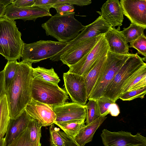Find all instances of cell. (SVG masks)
<instances>
[{"mask_svg": "<svg viewBox=\"0 0 146 146\" xmlns=\"http://www.w3.org/2000/svg\"><path fill=\"white\" fill-rule=\"evenodd\" d=\"M32 64L23 60L19 62L15 77L6 92L11 119L18 117L31 100Z\"/></svg>", "mask_w": 146, "mask_h": 146, "instance_id": "obj_1", "label": "cell"}, {"mask_svg": "<svg viewBox=\"0 0 146 146\" xmlns=\"http://www.w3.org/2000/svg\"><path fill=\"white\" fill-rule=\"evenodd\" d=\"M75 12L66 14L56 13L41 27L46 35L50 36L59 41L68 42L75 38L86 26L74 18Z\"/></svg>", "mask_w": 146, "mask_h": 146, "instance_id": "obj_2", "label": "cell"}, {"mask_svg": "<svg viewBox=\"0 0 146 146\" xmlns=\"http://www.w3.org/2000/svg\"><path fill=\"white\" fill-rule=\"evenodd\" d=\"M16 21L0 18V54L8 61L19 60L24 42Z\"/></svg>", "mask_w": 146, "mask_h": 146, "instance_id": "obj_3", "label": "cell"}, {"mask_svg": "<svg viewBox=\"0 0 146 146\" xmlns=\"http://www.w3.org/2000/svg\"><path fill=\"white\" fill-rule=\"evenodd\" d=\"M146 57L141 58L137 54H131L113 80L106 87L103 97L114 102L119 99L121 89L127 80L135 72L145 64Z\"/></svg>", "mask_w": 146, "mask_h": 146, "instance_id": "obj_4", "label": "cell"}, {"mask_svg": "<svg viewBox=\"0 0 146 146\" xmlns=\"http://www.w3.org/2000/svg\"><path fill=\"white\" fill-rule=\"evenodd\" d=\"M31 91V99L51 107L63 104L68 99L58 85L36 78H32Z\"/></svg>", "mask_w": 146, "mask_h": 146, "instance_id": "obj_5", "label": "cell"}, {"mask_svg": "<svg viewBox=\"0 0 146 146\" xmlns=\"http://www.w3.org/2000/svg\"><path fill=\"white\" fill-rule=\"evenodd\" d=\"M67 44V42L42 40L29 44L24 43L21 57L23 61L36 63L54 56Z\"/></svg>", "mask_w": 146, "mask_h": 146, "instance_id": "obj_6", "label": "cell"}, {"mask_svg": "<svg viewBox=\"0 0 146 146\" xmlns=\"http://www.w3.org/2000/svg\"><path fill=\"white\" fill-rule=\"evenodd\" d=\"M131 54H117L108 50L102 74L88 100H96L102 97L108 85Z\"/></svg>", "mask_w": 146, "mask_h": 146, "instance_id": "obj_7", "label": "cell"}, {"mask_svg": "<svg viewBox=\"0 0 146 146\" xmlns=\"http://www.w3.org/2000/svg\"><path fill=\"white\" fill-rule=\"evenodd\" d=\"M111 26L100 16L94 22L86 26L78 35L74 40L67 42V45L60 52L51 58L53 61L60 60L61 56L68 50L88 39L104 35Z\"/></svg>", "mask_w": 146, "mask_h": 146, "instance_id": "obj_8", "label": "cell"}, {"mask_svg": "<svg viewBox=\"0 0 146 146\" xmlns=\"http://www.w3.org/2000/svg\"><path fill=\"white\" fill-rule=\"evenodd\" d=\"M100 136L104 146H146V138L139 133L133 135L130 132L104 129Z\"/></svg>", "mask_w": 146, "mask_h": 146, "instance_id": "obj_9", "label": "cell"}, {"mask_svg": "<svg viewBox=\"0 0 146 146\" xmlns=\"http://www.w3.org/2000/svg\"><path fill=\"white\" fill-rule=\"evenodd\" d=\"M108 49L104 35L88 53L76 64L69 67L68 72L83 76L97 60Z\"/></svg>", "mask_w": 146, "mask_h": 146, "instance_id": "obj_10", "label": "cell"}, {"mask_svg": "<svg viewBox=\"0 0 146 146\" xmlns=\"http://www.w3.org/2000/svg\"><path fill=\"white\" fill-rule=\"evenodd\" d=\"M64 86L73 102L85 105L88 99L83 77L67 72L63 73Z\"/></svg>", "mask_w": 146, "mask_h": 146, "instance_id": "obj_11", "label": "cell"}, {"mask_svg": "<svg viewBox=\"0 0 146 146\" xmlns=\"http://www.w3.org/2000/svg\"><path fill=\"white\" fill-rule=\"evenodd\" d=\"M123 15L131 23L146 29V0H121Z\"/></svg>", "mask_w": 146, "mask_h": 146, "instance_id": "obj_12", "label": "cell"}, {"mask_svg": "<svg viewBox=\"0 0 146 146\" xmlns=\"http://www.w3.org/2000/svg\"><path fill=\"white\" fill-rule=\"evenodd\" d=\"M52 16L49 11L38 7L32 6L19 8L12 4L7 5L4 11L3 17L11 20L21 19L25 21L33 20L35 21L39 17Z\"/></svg>", "mask_w": 146, "mask_h": 146, "instance_id": "obj_13", "label": "cell"}, {"mask_svg": "<svg viewBox=\"0 0 146 146\" xmlns=\"http://www.w3.org/2000/svg\"><path fill=\"white\" fill-rule=\"evenodd\" d=\"M25 110L32 118L38 120L42 126H50L55 122L56 115L52 107L31 99Z\"/></svg>", "mask_w": 146, "mask_h": 146, "instance_id": "obj_14", "label": "cell"}, {"mask_svg": "<svg viewBox=\"0 0 146 146\" xmlns=\"http://www.w3.org/2000/svg\"><path fill=\"white\" fill-rule=\"evenodd\" d=\"M104 35L86 40L60 56V60L70 67L77 63L93 48Z\"/></svg>", "mask_w": 146, "mask_h": 146, "instance_id": "obj_15", "label": "cell"}, {"mask_svg": "<svg viewBox=\"0 0 146 146\" xmlns=\"http://www.w3.org/2000/svg\"><path fill=\"white\" fill-rule=\"evenodd\" d=\"M52 108L56 115L55 122L76 119L85 120L86 117L85 105L73 102H66L63 104Z\"/></svg>", "mask_w": 146, "mask_h": 146, "instance_id": "obj_16", "label": "cell"}, {"mask_svg": "<svg viewBox=\"0 0 146 146\" xmlns=\"http://www.w3.org/2000/svg\"><path fill=\"white\" fill-rule=\"evenodd\" d=\"M101 9V11L97 12L111 27H120L122 25L123 14L119 0H108L103 5Z\"/></svg>", "mask_w": 146, "mask_h": 146, "instance_id": "obj_17", "label": "cell"}, {"mask_svg": "<svg viewBox=\"0 0 146 146\" xmlns=\"http://www.w3.org/2000/svg\"><path fill=\"white\" fill-rule=\"evenodd\" d=\"M120 27L116 29L111 27L104 34L110 52L116 54H129V46L120 31Z\"/></svg>", "mask_w": 146, "mask_h": 146, "instance_id": "obj_18", "label": "cell"}, {"mask_svg": "<svg viewBox=\"0 0 146 146\" xmlns=\"http://www.w3.org/2000/svg\"><path fill=\"white\" fill-rule=\"evenodd\" d=\"M31 118L25 110L16 119H10L4 138L6 146L11 143L27 128Z\"/></svg>", "mask_w": 146, "mask_h": 146, "instance_id": "obj_19", "label": "cell"}, {"mask_svg": "<svg viewBox=\"0 0 146 146\" xmlns=\"http://www.w3.org/2000/svg\"><path fill=\"white\" fill-rule=\"evenodd\" d=\"M108 51L105 52L97 60L90 69L83 76L88 100L102 74L106 63Z\"/></svg>", "mask_w": 146, "mask_h": 146, "instance_id": "obj_20", "label": "cell"}, {"mask_svg": "<svg viewBox=\"0 0 146 146\" xmlns=\"http://www.w3.org/2000/svg\"><path fill=\"white\" fill-rule=\"evenodd\" d=\"M107 118L106 116L99 117L81 129L73 139L79 146H84L86 143L92 141L96 131Z\"/></svg>", "mask_w": 146, "mask_h": 146, "instance_id": "obj_21", "label": "cell"}, {"mask_svg": "<svg viewBox=\"0 0 146 146\" xmlns=\"http://www.w3.org/2000/svg\"><path fill=\"white\" fill-rule=\"evenodd\" d=\"M10 119V111L6 94L0 99V138L6 134Z\"/></svg>", "mask_w": 146, "mask_h": 146, "instance_id": "obj_22", "label": "cell"}, {"mask_svg": "<svg viewBox=\"0 0 146 146\" xmlns=\"http://www.w3.org/2000/svg\"><path fill=\"white\" fill-rule=\"evenodd\" d=\"M32 78L41 79L57 85L60 81L53 68L47 69L39 66L32 68Z\"/></svg>", "mask_w": 146, "mask_h": 146, "instance_id": "obj_23", "label": "cell"}, {"mask_svg": "<svg viewBox=\"0 0 146 146\" xmlns=\"http://www.w3.org/2000/svg\"><path fill=\"white\" fill-rule=\"evenodd\" d=\"M85 120H73L61 122H55L68 136L72 138L75 136L80 130L85 127Z\"/></svg>", "mask_w": 146, "mask_h": 146, "instance_id": "obj_24", "label": "cell"}, {"mask_svg": "<svg viewBox=\"0 0 146 146\" xmlns=\"http://www.w3.org/2000/svg\"><path fill=\"white\" fill-rule=\"evenodd\" d=\"M42 124L31 117L28 126L29 133V146H41L40 142Z\"/></svg>", "mask_w": 146, "mask_h": 146, "instance_id": "obj_25", "label": "cell"}, {"mask_svg": "<svg viewBox=\"0 0 146 146\" xmlns=\"http://www.w3.org/2000/svg\"><path fill=\"white\" fill-rule=\"evenodd\" d=\"M19 62L17 60L8 61L3 70L4 88L6 91L11 85L16 75Z\"/></svg>", "mask_w": 146, "mask_h": 146, "instance_id": "obj_26", "label": "cell"}, {"mask_svg": "<svg viewBox=\"0 0 146 146\" xmlns=\"http://www.w3.org/2000/svg\"><path fill=\"white\" fill-rule=\"evenodd\" d=\"M145 29L141 26L131 23L129 27L123 28L121 32L128 43L135 40L144 34Z\"/></svg>", "mask_w": 146, "mask_h": 146, "instance_id": "obj_27", "label": "cell"}, {"mask_svg": "<svg viewBox=\"0 0 146 146\" xmlns=\"http://www.w3.org/2000/svg\"><path fill=\"white\" fill-rule=\"evenodd\" d=\"M146 76V64L145 65L130 77L122 87L120 95L128 91L133 86Z\"/></svg>", "mask_w": 146, "mask_h": 146, "instance_id": "obj_28", "label": "cell"}, {"mask_svg": "<svg viewBox=\"0 0 146 146\" xmlns=\"http://www.w3.org/2000/svg\"><path fill=\"white\" fill-rule=\"evenodd\" d=\"M85 106L87 112L86 123L87 125L96 120L100 116L97 109L96 100H89Z\"/></svg>", "mask_w": 146, "mask_h": 146, "instance_id": "obj_29", "label": "cell"}, {"mask_svg": "<svg viewBox=\"0 0 146 146\" xmlns=\"http://www.w3.org/2000/svg\"><path fill=\"white\" fill-rule=\"evenodd\" d=\"M146 94V87L126 92L121 94L119 98L123 101H130L137 98L143 99Z\"/></svg>", "mask_w": 146, "mask_h": 146, "instance_id": "obj_30", "label": "cell"}, {"mask_svg": "<svg viewBox=\"0 0 146 146\" xmlns=\"http://www.w3.org/2000/svg\"><path fill=\"white\" fill-rule=\"evenodd\" d=\"M54 124L50 126V146H65L63 139L58 132L59 129L55 127Z\"/></svg>", "mask_w": 146, "mask_h": 146, "instance_id": "obj_31", "label": "cell"}, {"mask_svg": "<svg viewBox=\"0 0 146 146\" xmlns=\"http://www.w3.org/2000/svg\"><path fill=\"white\" fill-rule=\"evenodd\" d=\"M96 100L100 116H106L109 114V107L111 104L114 102L108 98L103 96Z\"/></svg>", "mask_w": 146, "mask_h": 146, "instance_id": "obj_32", "label": "cell"}, {"mask_svg": "<svg viewBox=\"0 0 146 146\" xmlns=\"http://www.w3.org/2000/svg\"><path fill=\"white\" fill-rule=\"evenodd\" d=\"M129 47L133 48L137 50V54L146 56V37L144 33L135 40L129 42Z\"/></svg>", "mask_w": 146, "mask_h": 146, "instance_id": "obj_33", "label": "cell"}, {"mask_svg": "<svg viewBox=\"0 0 146 146\" xmlns=\"http://www.w3.org/2000/svg\"><path fill=\"white\" fill-rule=\"evenodd\" d=\"M29 133L27 127L17 137L7 146H29Z\"/></svg>", "mask_w": 146, "mask_h": 146, "instance_id": "obj_34", "label": "cell"}, {"mask_svg": "<svg viewBox=\"0 0 146 146\" xmlns=\"http://www.w3.org/2000/svg\"><path fill=\"white\" fill-rule=\"evenodd\" d=\"M58 14H66L74 12V5L69 3L55 4L53 6Z\"/></svg>", "mask_w": 146, "mask_h": 146, "instance_id": "obj_35", "label": "cell"}, {"mask_svg": "<svg viewBox=\"0 0 146 146\" xmlns=\"http://www.w3.org/2000/svg\"><path fill=\"white\" fill-rule=\"evenodd\" d=\"M56 0H35L33 6H36L48 11L55 4Z\"/></svg>", "mask_w": 146, "mask_h": 146, "instance_id": "obj_36", "label": "cell"}, {"mask_svg": "<svg viewBox=\"0 0 146 146\" xmlns=\"http://www.w3.org/2000/svg\"><path fill=\"white\" fill-rule=\"evenodd\" d=\"M91 3V0H56L55 4L66 3L83 6L88 5Z\"/></svg>", "mask_w": 146, "mask_h": 146, "instance_id": "obj_37", "label": "cell"}, {"mask_svg": "<svg viewBox=\"0 0 146 146\" xmlns=\"http://www.w3.org/2000/svg\"><path fill=\"white\" fill-rule=\"evenodd\" d=\"M35 0H13L12 4L19 8H26L33 6Z\"/></svg>", "mask_w": 146, "mask_h": 146, "instance_id": "obj_38", "label": "cell"}, {"mask_svg": "<svg viewBox=\"0 0 146 146\" xmlns=\"http://www.w3.org/2000/svg\"><path fill=\"white\" fill-rule=\"evenodd\" d=\"M60 130L59 129L58 132L63 139L65 146H79L72 138L68 136L64 131Z\"/></svg>", "mask_w": 146, "mask_h": 146, "instance_id": "obj_39", "label": "cell"}, {"mask_svg": "<svg viewBox=\"0 0 146 146\" xmlns=\"http://www.w3.org/2000/svg\"><path fill=\"white\" fill-rule=\"evenodd\" d=\"M109 114L113 116H117L119 114L120 111L119 108L115 102H113L111 104L109 107Z\"/></svg>", "mask_w": 146, "mask_h": 146, "instance_id": "obj_40", "label": "cell"}, {"mask_svg": "<svg viewBox=\"0 0 146 146\" xmlns=\"http://www.w3.org/2000/svg\"><path fill=\"white\" fill-rule=\"evenodd\" d=\"M13 1V0H0V18L3 17L6 7L12 3Z\"/></svg>", "mask_w": 146, "mask_h": 146, "instance_id": "obj_41", "label": "cell"}, {"mask_svg": "<svg viewBox=\"0 0 146 146\" xmlns=\"http://www.w3.org/2000/svg\"><path fill=\"white\" fill-rule=\"evenodd\" d=\"M6 94L4 88V71L0 72V99L2 96Z\"/></svg>", "mask_w": 146, "mask_h": 146, "instance_id": "obj_42", "label": "cell"}, {"mask_svg": "<svg viewBox=\"0 0 146 146\" xmlns=\"http://www.w3.org/2000/svg\"><path fill=\"white\" fill-rule=\"evenodd\" d=\"M145 87H146V76L143 78L137 84L133 86L128 91L140 89Z\"/></svg>", "mask_w": 146, "mask_h": 146, "instance_id": "obj_43", "label": "cell"}, {"mask_svg": "<svg viewBox=\"0 0 146 146\" xmlns=\"http://www.w3.org/2000/svg\"><path fill=\"white\" fill-rule=\"evenodd\" d=\"M0 146H6L5 138H0Z\"/></svg>", "mask_w": 146, "mask_h": 146, "instance_id": "obj_44", "label": "cell"}]
</instances>
